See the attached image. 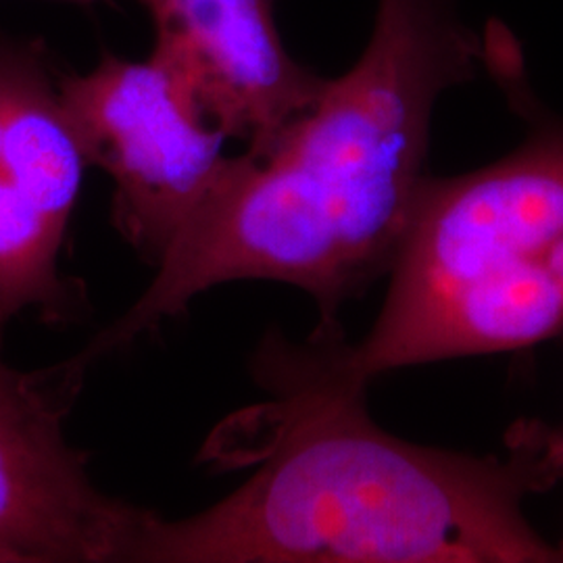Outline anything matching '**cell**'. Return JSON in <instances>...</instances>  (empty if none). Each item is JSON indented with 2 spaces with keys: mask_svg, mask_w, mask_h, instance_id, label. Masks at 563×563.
Wrapping results in <instances>:
<instances>
[{
  "mask_svg": "<svg viewBox=\"0 0 563 563\" xmlns=\"http://www.w3.org/2000/svg\"><path fill=\"white\" fill-rule=\"evenodd\" d=\"M86 169L46 51L0 42V176L65 234Z\"/></svg>",
  "mask_w": 563,
  "mask_h": 563,
  "instance_id": "cell-7",
  "label": "cell"
},
{
  "mask_svg": "<svg viewBox=\"0 0 563 563\" xmlns=\"http://www.w3.org/2000/svg\"><path fill=\"white\" fill-rule=\"evenodd\" d=\"M65 234L15 184L0 176V334L25 309L51 322L71 311V288L59 276Z\"/></svg>",
  "mask_w": 563,
  "mask_h": 563,
  "instance_id": "cell-8",
  "label": "cell"
},
{
  "mask_svg": "<svg viewBox=\"0 0 563 563\" xmlns=\"http://www.w3.org/2000/svg\"><path fill=\"white\" fill-rule=\"evenodd\" d=\"M59 92L88 167L113 180V225L159 265L228 172V139L151 59L102 53L88 74L59 76Z\"/></svg>",
  "mask_w": 563,
  "mask_h": 563,
  "instance_id": "cell-4",
  "label": "cell"
},
{
  "mask_svg": "<svg viewBox=\"0 0 563 563\" xmlns=\"http://www.w3.org/2000/svg\"><path fill=\"white\" fill-rule=\"evenodd\" d=\"M560 551H562V553H563V541H562V544H560Z\"/></svg>",
  "mask_w": 563,
  "mask_h": 563,
  "instance_id": "cell-10",
  "label": "cell"
},
{
  "mask_svg": "<svg viewBox=\"0 0 563 563\" xmlns=\"http://www.w3.org/2000/svg\"><path fill=\"white\" fill-rule=\"evenodd\" d=\"M155 27L153 60L184 104L262 155L313 107L325 78L282 42L278 0H139Z\"/></svg>",
  "mask_w": 563,
  "mask_h": 563,
  "instance_id": "cell-6",
  "label": "cell"
},
{
  "mask_svg": "<svg viewBox=\"0 0 563 563\" xmlns=\"http://www.w3.org/2000/svg\"><path fill=\"white\" fill-rule=\"evenodd\" d=\"M76 2H99V0H76Z\"/></svg>",
  "mask_w": 563,
  "mask_h": 563,
  "instance_id": "cell-9",
  "label": "cell"
},
{
  "mask_svg": "<svg viewBox=\"0 0 563 563\" xmlns=\"http://www.w3.org/2000/svg\"><path fill=\"white\" fill-rule=\"evenodd\" d=\"M383 311L360 344L274 341L288 367L365 388L418 363L530 346L563 330V121L499 162L426 176Z\"/></svg>",
  "mask_w": 563,
  "mask_h": 563,
  "instance_id": "cell-3",
  "label": "cell"
},
{
  "mask_svg": "<svg viewBox=\"0 0 563 563\" xmlns=\"http://www.w3.org/2000/svg\"><path fill=\"white\" fill-rule=\"evenodd\" d=\"M481 67L484 38L463 21L460 0H378L357 63L325 81L265 153L232 157L141 299L76 360L90 367L234 280L309 292L322 316L313 341H336L342 302L397 260L428 176L437 104Z\"/></svg>",
  "mask_w": 563,
  "mask_h": 563,
  "instance_id": "cell-1",
  "label": "cell"
},
{
  "mask_svg": "<svg viewBox=\"0 0 563 563\" xmlns=\"http://www.w3.org/2000/svg\"><path fill=\"white\" fill-rule=\"evenodd\" d=\"M274 401L223 423L207 460L257 465L184 520L144 523L132 563L563 562L523 499L563 478V437L518 423L507 453L405 443L365 411V388L255 360Z\"/></svg>",
  "mask_w": 563,
  "mask_h": 563,
  "instance_id": "cell-2",
  "label": "cell"
},
{
  "mask_svg": "<svg viewBox=\"0 0 563 563\" xmlns=\"http://www.w3.org/2000/svg\"><path fill=\"white\" fill-rule=\"evenodd\" d=\"M86 369L0 357V563H132L153 511L102 493L65 437Z\"/></svg>",
  "mask_w": 563,
  "mask_h": 563,
  "instance_id": "cell-5",
  "label": "cell"
}]
</instances>
